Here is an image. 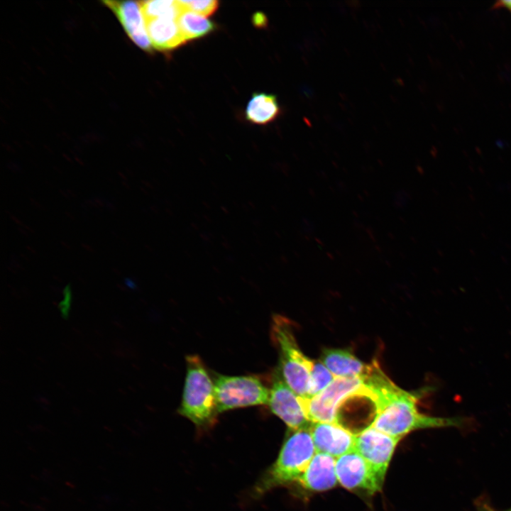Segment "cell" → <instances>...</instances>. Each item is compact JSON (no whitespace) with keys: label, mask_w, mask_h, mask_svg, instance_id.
<instances>
[{"label":"cell","mask_w":511,"mask_h":511,"mask_svg":"<svg viewBox=\"0 0 511 511\" xmlns=\"http://www.w3.org/2000/svg\"><path fill=\"white\" fill-rule=\"evenodd\" d=\"M101 3L113 12L126 34L136 45L143 51L152 53L153 47L139 1H103Z\"/></svg>","instance_id":"cell-11"},{"label":"cell","mask_w":511,"mask_h":511,"mask_svg":"<svg viewBox=\"0 0 511 511\" xmlns=\"http://www.w3.org/2000/svg\"><path fill=\"white\" fill-rule=\"evenodd\" d=\"M368 387L376 398V414L370 426L391 436L401 439L418 429L461 428L466 425L463 417H434L419 412L417 404L431 390L427 388L406 391L396 385L382 370L370 376Z\"/></svg>","instance_id":"cell-1"},{"label":"cell","mask_w":511,"mask_h":511,"mask_svg":"<svg viewBox=\"0 0 511 511\" xmlns=\"http://www.w3.org/2000/svg\"><path fill=\"white\" fill-rule=\"evenodd\" d=\"M177 22L186 41L204 37L216 28L212 21L187 10L182 11Z\"/></svg>","instance_id":"cell-16"},{"label":"cell","mask_w":511,"mask_h":511,"mask_svg":"<svg viewBox=\"0 0 511 511\" xmlns=\"http://www.w3.org/2000/svg\"><path fill=\"white\" fill-rule=\"evenodd\" d=\"M310 432L316 452L338 458L354 450L356 434L336 422H312Z\"/></svg>","instance_id":"cell-10"},{"label":"cell","mask_w":511,"mask_h":511,"mask_svg":"<svg viewBox=\"0 0 511 511\" xmlns=\"http://www.w3.org/2000/svg\"><path fill=\"white\" fill-rule=\"evenodd\" d=\"M126 284L132 289L136 287L134 283L129 279H125Z\"/></svg>","instance_id":"cell-24"},{"label":"cell","mask_w":511,"mask_h":511,"mask_svg":"<svg viewBox=\"0 0 511 511\" xmlns=\"http://www.w3.org/2000/svg\"><path fill=\"white\" fill-rule=\"evenodd\" d=\"M310 491H325L335 487L338 482L336 458L316 452L304 472L297 481Z\"/></svg>","instance_id":"cell-12"},{"label":"cell","mask_w":511,"mask_h":511,"mask_svg":"<svg viewBox=\"0 0 511 511\" xmlns=\"http://www.w3.org/2000/svg\"><path fill=\"white\" fill-rule=\"evenodd\" d=\"M270 338L278 352V369L283 379L298 397H306L313 360L301 351L290 319L275 314L270 326Z\"/></svg>","instance_id":"cell-3"},{"label":"cell","mask_w":511,"mask_h":511,"mask_svg":"<svg viewBox=\"0 0 511 511\" xmlns=\"http://www.w3.org/2000/svg\"><path fill=\"white\" fill-rule=\"evenodd\" d=\"M65 295V298L60 304V309L62 313V315L64 318H66L67 316V312L70 307V302L71 300V290H70V286L67 285L63 292Z\"/></svg>","instance_id":"cell-20"},{"label":"cell","mask_w":511,"mask_h":511,"mask_svg":"<svg viewBox=\"0 0 511 511\" xmlns=\"http://www.w3.org/2000/svg\"><path fill=\"white\" fill-rule=\"evenodd\" d=\"M336 377L320 360H313L307 396L311 398L324 390Z\"/></svg>","instance_id":"cell-18"},{"label":"cell","mask_w":511,"mask_h":511,"mask_svg":"<svg viewBox=\"0 0 511 511\" xmlns=\"http://www.w3.org/2000/svg\"><path fill=\"white\" fill-rule=\"evenodd\" d=\"M182 10L189 11L203 16H210L219 7V1L214 0L179 1Z\"/></svg>","instance_id":"cell-19"},{"label":"cell","mask_w":511,"mask_h":511,"mask_svg":"<svg viewBox=\"0 0 511 511\" xmlns=\"http://www.w3.org/2000/svg\"><path fill=\"white\" fill-rule=\"evenodd\" d=\"M476 511H498L494 509L488 502L484 500H478L476 504ZM505 511H511V507Z\"/></svg>","instance_id":"cell-21"},{"label":"cell","mask_w":511,"mask_h":511,"mask_svg":"<svg viewBox=\"0 0 511 511\" xmlns=\"http://www.w3.org/2000/svg\"><path fill=\"white\" fill-rule=\"evenodd\" d=\"M499 5L507 8L511 11V1L499 2Z\"/></svg>","instance_id":"cell-23"},{"label":"cell","mask_w":511,"mask_h":511,"mask_svg":"<svg viewBox=\"0 0 511 511\" xmlns=\"http://www.w3.org/2000/svg\"><path fill=\"white\" fill-rule=\"evenodd\" d=\"M140 5L144 20L168 18L177 20L182 9L179 1H141Z\"/></svg>","instance_id":"cell-17"},{"label":"cell","mask_w":511,"mask_h":511,"mask_svg":"<svg viewBox=\"0 0 511 511\" xmlns=\"http://www.w3.org/2000/svg\"><path fill=\"white\" fill-rule=\"evenodd\" d=\"M338 482L351 491H363L373 495L382 489L370 466L355 450L336 458Z\"/></svg>","instance_id":"cell-9"},{"label":"cell","mask_w":511,"mask_h":511,"mask_svg":"<svg viewBox=\"0 0 511 511\" xmlns=\"http://www.w3.org/2000/svg\"><path fill=\"white\" fill-rule=\"evenodd\" d=\"M266 18L262 13H256L253 16V23L256 26L262 27L266 24Z\"/></svg>","instance_id":"cell-22"},{"label":"cell","mask_w":511,"mask_h":511,"mask_svg":"<svg viewBox=\"0 0 511 511\" xmlns=\"http://www.w3.org/2000/svg\"><path fill=\"white\" fill-rule=\"evenodd\" d=\"M280 113V108L275 95L254 93L246 106V118L253 123L265 125L274 121Z\"/></svg>","instance_id":"cell-15"},{"label":"cell","mask_w":511,"mask_h":511,"mask_svg":"<svg viewBox=\"0 0 511 511\" xmlns=\"http://www.w3.org/2000/svg\"><path fill=\"white\" fill-rule=\"evenodd\" d=\"M185 359L187 373L178 412L198 427L211 426L219 414L214 380L198 355H188Z\"/></svg>","instance_id":"cell-2"},{"label":"cell","mask_w":511,"mask_h":511,"mask_svg":"<svg viewBox=\"0 0 511 511\" xmlns=\"http://www.w3.org/2000/svg\"><path fill=\"white\" fill-rule=\"evenodd\" d=\"M218 413L231 410L268 405L269 388L256 375H213Z\"/></svg>","instance_id":"cell-5"},{"label":"cell","mask_w":511,"mask_h":511,"mask_svg":"<svg viewBox=\"0 0 511 511\" xmlns=\"http://www.w3.org/2000/svg\"><path fill=\"white\" fill-rule=\"evenodd\" d=\"M145 21L147 33L153 48L168 52L184 45L185 39L177 20L156 18Z\"/></svg>","instance_id":"cell-13"},{"label":"cell","mask_w":511,"mask_h":511,"mask_svg":"<svg viewBox=\"0 0 511 511\" xmlns=\"http://www.w3.org/2000/svg\"><path fill=\"white\" fill-rule=\"evenodd\" d=\"M268 405L289 429L309 428L312 424L305 414L298 395L290 388L277 368L272 374Z\"/></svg>","instance_id":"cell-8"},{"label":"cell","mask_w":511,"mask_h":511,"mask_svg":"<svg viewBox=\"0 0 511 511\" xmlns=\"http://www.w3.org/2000/svg\"><path fill=\"white\" fill-rule=\"evenodd\" d=\"M315 454L310 427L289 429L278 458L263 477L258 489L260 492L265 491L297 482Z\"/></svg>","instance_id":"cell-4"},{"label":"cell","mask_w":511,"mask_h":511,"mask_svg":"<svg viewBox=\"0 0 511 511\" xmlns=\"http://www.w3.org/2000/svg\"><path fill=\"white\" fill-rule=\"evenodd\" d=\"M366 388L361 377H336L318 395L311 398L299 397V400L310 422L337 423L338 410L342 402Z\"/></svg>","instance_id":"cell-6"},{"label":"cell","mask_w":511,"mask_h":511,"mask_svg":"<svg viewBox=\"0 0 511 511\" xmlns=\"http://www.w3.org/2000/svg\"><path fill=\"white\" fill-rule=\"evenodd\" d=\"M320 361L335 377H363L369 367V364L363 363L345 348H324Z\"/></svg>","instance_id":"cell-14"},{"label":"cell","mask_w":511,"mask_h":511,"mask_svg":"<svg viewBox=\"0 0 511 511\" xmlns=\"http://www.w3.org/2000/svg\"><path fill=\"white\" fill-rule=\"evenodd\" d=\"M400 441V439L386 434L371 426L356 433L354 450L368 463L382 485Z\"/></svg>","instance_id":"cell-7"}]
</instances>
